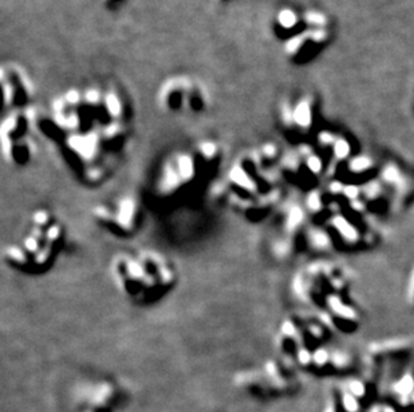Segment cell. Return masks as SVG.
<instances>
[{"mask_svg": "<svg viewBox=\"0 0 414 412\" xmlns=\"http://www.w3.org/2000/svg\"><path fill=\"white\" fill-rule=\"evenodd\" d=\"M409 292H410V294H414V275H413V277H411V283H410V286H409Z\"/></svg>", "mask_w": 414, "mask_h": 412, "instance_id": "obj_20", "label": "cell"}, {"mask_svg": "<svg viewBox=\"0 0 414 412\" xmlns=\"http://www.w3.org/2000/svg\"><path fill=\"white\" fill-rule=\"evenodd\" d=\"M3 111L24 110L31 99L30 84L24 80L20 71L11 67L3 69Z\"/></svg>", "mask_w": 414, "mask_h": 412, "instance_id": "obj_9", "label": "cell"}, {"mask_svg": "<svg viewBox=\"0 0 414 412\" xmlns=\"http://www.w3.org/2000/svg\"><path fill=\"white\" fill-rule=\"evenodd\" d=\"M117 289L137 306H152L168 298L176 289L180 273L165 253L149 248L118 252L110 263Z\"/></svg>", "mask_w": 414, "mask_h": 412, "instance_id": "obj_3", "label": "cell"}, {"mask_svg": "<svg viewBox=\"0 0 414 412\" xmlns=\"http://www.w3.org/2000/svg\"><path fill=\"white\" fill-rule=\"evenodd\" d=\"M91 218L109 236L127 240L141 229L144 208L138 195L125 191L96 203L91 209Z\"/></svg>", "mask_w": 414, "mask_h": 412, "instance_id": "obj_5", "label": "cell"}, {"mask_svg": "<svg viewBox=\"0 0 414 412\" xmlns=\"http://www.w3.org/2000/svg\"><path fill=\"white\" fill-rule=\"evenodd\" d=\"M345 191L347 193L350 198H354L357 195V189H354V187H347V189H345Z\"/></svg>", "mask_w": 414, "mask_h": 412, "instance_id": "obj_19", "label": "cell"}, {"mask_svg": "<svg viewBox=\"0 0 414 412\" xmlns=\"http://www.w3.org/2000/svg\"><path fill=\"white\" fill-rule=\"evenodd\" d=\"M334 151H335V156L339 157V158H345V157L349 156L350 146L347 141L338 139V141L334 142Z\"/></svg>", "mask_w": 414, "mask_h": 412, "instance_id": "obj_16", "label": "cell"}, {"mask_svg": "<svg viewBox=\"0 0 414 412\" xmlns=\"http://www.w3.org/2000/svg\"><path fill=\"white\" fill-rule=\"evenodd\" d=\"M224 153L215 141H197L174 150L158 165L150 181V197L162 209L193 202L219 181Z\"/></svg>", "mask_w": 414, "mask_h": 412, "instance_id": "obj_1", "label": "cell"}, {"mask_svg": "<svg viewBox=\"0 0 414 412\" xmlns=\"http://www.w3.org/2000/svg\"><path fill=\"white\" fill-rule=\"evenodd\" d=\"M283 123L286 127H296L300 130H308L312 125L314 113L311 99H299L295 105H290L283 110Z\"/></svg>", "mask_w": 414, "mask_h": 412, "instance_id": "obj_10", "label": "cell"}, {"mask_svg": "<svg viewBox=\"0 0 414 412\" xmlns=\"http://www.w3.org/2000/svg\"><path fill=\"white\" fill-rule=\"evenodd\" d=\"M306 166L308 170H311V173L318 174V173L322 170V161H320V158H319L318 156H315V154H308L306 158Z\"/></svg>", "mask_w": 414, "mask_h": 412, "instance_id": "obj_15", "label": "cell"}, {"mask_svg": "<svg viewBox=\"0 0 414 412\" xmlns=\"http://www.w3.org/2000/svg\"><path fill=\"white\" fill-rule=\"evenodd\" d=\"M335 226H337V229L339 230V232L343 234V236L346 237V238H350V240H353V238H355V230L351 228V225H350L349 222L346 221L345 218H338V220H335Z\"/></svg>", "mask_w": 414, "mask_h": 412, "instance_id": "obj_14", "label": "cell"}, {"mask_svg": "<svg viewBox=\"0 0 414 412\" xmlns=\"http://www.w3.org/2000/svg\"><path fill=\"white\" fill-rule=\"evenodd\" d=\"M2 123V154L12 166H26L34 156V142L31 138L32 119L26 110L6 111Z\"/></svg>", "mask_w": 414, "mask_h": 412, "instance_id": "obj_6", "label": "cell"}, {"mask_svg": "<svg viewBox=\"0 0 414 412\" xmlns=\"http://www.w3.org/2000/svg\"><path fill=\"white\" fill-rule=\"evenodd\" d=\"M276 34L288 40L296 34H299L304 27V18L302 14L292 8H283L278 12L275 18Z\"/></svg>", "mask_w": 414, "mask_h": 412, "instance_id": "obj_11", "label": "cell"}, {"mask_svg": "<svg viewBox=\"0 0 414 412\" xmlns=\"http://www.w3.org/2000/svg\"><path fill=\"white\" fill-rule=\"evenodd\" d=\"M307 238H308V242H310L311 246H314L316 249H325L329 245V237L325 232L322 230H310L308 234H307Z\"/></svg>", "mask_w": 414, "mask_h": 412, "instance_id": "obj_12", "label": "cell"}, {"mask_svg": "<svg viewBox=\"0 0 414 412\" xmlns=\"http://www.w3.org/2000/svg\"><path fill=\"white\" fill-rule=\"evenodd\" d=\"M384 178L387 181V182L391 183H397L399 181V172L398 169L394 168V166H387L384 170Z\"/></svg>", "mask_w": 414, "mask_h": 412, "instance_id": "obj_17", "label": "cell"}, {"mask_svg": "<svg viewBox=\"0 0 414 412\" xmlns=\"http://www.w3.org/2000/svg\"><path fill=\"white\" fill-rule=\"evenodd\" d=\"M278 158L272 143L239 156L224 168L219 181L220 197L225 208L244 221H260L276 199L271 164Z\"/></svg>", "mask_w": 414, "mask_h": 412, "instance_id": "obj_2", "label": "cell"}, {"mask_svg": "<svg viewBox=\"0 0 414 412\" xmlns=\"http://www.w3.org/2000/svg\"><path fill=\"white\" fill-rule=\"evenodd\" d=\"M372 166V161L369 160L367 157H357L351 161L350 164V169L354 173H363L366 172L369 168Z\"/></svg>", "mask_w": 414, "mask_h": 412, "instance_id": "obj_13", "label": "cell"}, {"mask_svg": "<svg viewBox=\"0 0 414 412\" xmlns=\"http://www.w3.org/2000/svg\"><path fill=\"white\" fill-rule=\"evenodd\" d=\"M160 103L169 113H203L207 98L199 86L188 79H172L162 86Z\"/></svg>", "mask_w": 414, "mask_h": 412, "instance_id": "obj_7", "label": "cell"}, {"mask_svg": "<svg viewBox=\"0 0 414 412\" xmlns=\"http://www.w3.org/2000/svg\"><path fill=\"white\" fill-rule=\"evenodd\" d=\"M307 208L311 210V212H318V210L322 209V202H320V198H319L318 194H312L308 195L307 198Z\"/></svg>", "mask_w": 414, "mask_h": 412, "instance_id": "obj_18", "label": "cell"}, {"mask_svg": "<svg viewBox=\"0 0 414 412\" xmlns=\"http://www.w3.org/2000/svg\"><path fill=\"white\" fill-rule=\"evenodd\" d=\"M67 230L61 218L46 208L32 210L22 228L3 248L4 265L26 276L44 275L65 250Z\"/></svg>", "mask_w": 414, "mask_h": 412, "instance_id": "obj_4", "label": "cell"}, {"mask_svg": "<svg viewBox=\"0 0 414 412\" xmlns=\"http://www.w3.org/2000/svg\"><path fill=\"white\" fill-rule=\"evenodd\" d=\"M304 18V16H303ZM329 26H308L304 23L303 30L299 34L286 40V53L291 61L304 63L319 54L330 40Z\"/></svg>", "mask_w": 414, "mask_h": 412, "instance_id": "obj_8", "label": "cell"}]
</instances>
